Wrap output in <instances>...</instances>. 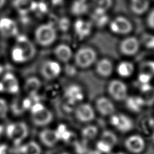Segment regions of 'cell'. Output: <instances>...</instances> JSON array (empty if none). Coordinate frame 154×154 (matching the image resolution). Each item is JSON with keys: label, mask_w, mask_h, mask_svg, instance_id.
Segmentation results:
<instances>
[{"label": "cell", "mask_w": 154, "mask_h": 154, "mask_svg": "<svg viewBox=\"0 0 154 154\" xmlns=\"http://www.w3.org/2000/svg\"><path fill=\"white\" fill-rule=\"evenodd\" d=\"M149 6L148 0H131V10L135 14H143L147 11Z\"/></svg>", "instance_id": "cell-22"}, {"label": "cell", "mask_w": 154, "mask_h": 154, "mask_svg": "<svg viewBox=\"0 0 154 154\" xmlns=\"http://www.w3.org/2000/svg\"><path fill=\"white\" fill-rule=\"evenodd\" d=\"M6 0H0V8H2L5 4Z\"/></svg>", "instance_id": "cell-41"}, {"label": "cell", "mask_w": 154, "mask_h": 154, "mask_svg": "<svg viewBox=\"0 0 154 154\" xmlns=\"http://www.w3.org/2000/svg\"><path fill=\"white\" fill-rule=\"evenodd\" d=\"M97 112L104 116H111L115 113L116 107L113 102L106 97H100L96 101Z\"/></svg>", "instance_id": "cell-15"}, {"label": "cell", "mask_w": 154, "mask_h": 154, "mask_svg": "<svg viewBox=\"0 0 154 154\" xmlns=\"http://www.w3.org/2000/svg\"><path fill=\"white\" fill-rule=\"evenodd\" d=\"M13 5L19 14L25 15L35 10L37 3L34 0H13Z\"/></svg>", "instance_id": "cell-18"}, {"label": "cell", "mask_w": 154, "mask_h": 154, "mask_svg": "<svg viewBox=\"0 0 154 154\" xmlns=\"http://www.w3.org/2000/svg\"><path fill=\"white\" fill-rule=\"evenodd\" d=\"M20 152L22 154H41L42 150L36 142L31 141L21 146Z\"/></svg>", "instance_id": "cell-26"}, {"label": "cell", "mask_w": 154, "mask_h": 154, "mask_svg": "<svg viewBox=\"0 0 154 154\" xmlns=\"http://www.w3.org/2000/svg\"><path fill=\"white\" fill-rule=\"evenodd\" d=\"M96 150H97L101 153H108L113 148L109 144L100 139L96 143Z\"/></svg>", "instance_id": "cell-33"}, {"label": "cell", "mask_w": 154, "mask_h": 154, "mask_svg": "<svg viewBox=\"0 0 154 154\" xmlns=\"http://www.w3.org/2000/svg\"><path fill=\"white\" fill-rule=\"evenodd\" d=\"M98 133V128L95 125H89L85 126L81 131L82 137L87 140L94 139Z\"/></svg>", "instance_id": "cell-27"}, {"label": "cell", "mask_w": 154, "mask_h": 154, "mask_svg": "<svg viewBox=\"0 0 154 154\" xmlns=\"http://www.w3.org/2000/svg\"><path fill=\"white\" fill-rule=\"evenodd\" d=\"M108 91L109 96L117 101L125 100L128 97V87L120 80L111 81L108 85Z\"/></svg>", "instance_id": "cell-6"}, {"label": "cell", "mask_w": 154, "mask_h": 154, "mask_svg": "<svg viewBox=\"0 0 154 154\" xmlns=\"http://www.w3.org/2000/svg\"><path fill=\"white\" fill-rule=\"evenodd\" d=\"M28 133V127L23 122L11 123L6 128L7 136L16 145L20 144L26 138Z\"/></svg>", "instance_id": "cell-5"}, {"label": "cell", "mask_w": 154, "mask_h": 154, "mask_svg": "<svg viewBox=\"0 0 154 154\" xmlns=\"http://www.w3.org/2000/svg\"><path fill=\"white\" fill-rule=\"evenodd\" d=\"M100 140L106 142L112 147L115 146L118 142V138L117 135L111 131L105 130L101 135Z\"/></svg>", "instance_id": "cell-28"}, {"label": "cell", "mask_w": 154, "mask_h": 154, "mask_svg": "<svg viewBox=\"0 0 154 154\" xmlns=\"http://www.w3.org/2000/svg\"><path fill=\"white\" fill-rule=\"evenodd\" d=\"M61 154H68V153H61Z\"/></svg>", "instance_id": "cell-45"}, {"label": "cell", "mask_w": 154, "mask_h": 154, "mask_svg": "<svg viewBox=\"0 0 154 154\" xmlns=\"http://www.w3.org/2000/svg\"><path fill=\"white\" fill-rule=\"evenodd\" d=\"M4 67H3V66H2V65H1L0 64V75L4 72Z\"/></svg>", "instance_id": "cell-42"}, {"label": "cell", "mask_w": 154, "mask_h": 154, "mask_svg": "<svg viewBox=\"0 0 154 154\" xmlns=\"http://www.w3.org/2000/svg\"><path fill=\"white\" fill-rule=\"evenodd\" d=\"M95 70L100 76L108 77L113 71V64L109 59L102 58L96 63Z\"/></svg>", "instance_id": "cell-19"}, {"label": "cell", "mask_w": 154, "mask_h": 154, "mask_svg": "<svg viewBox=\"0 0 154 154\" xmlns=\"http://www.w3.org/2000/svg\"><path fill=\"white\" fill-rule=\"evenodd\" d=\"M126 149L132 153L138 154L145 149V141L139 135H132L128 137L124 142Z\"/></svg>", "instance_id": "cell-13"}, {"label": "cell", "mask_w": 154, "mask_h": 154, "mask_svg": "<svg viewBox=\"0 0 154 154\" xmlns=\"http://www.w3.org/2000/svg\"><path fill=\"white\" fill-rule=\"evenodd\" d=\"M134 71V64L129 61H124L120 62L117 67V72L119 76L123 78H128L132 75Z\"/></svg>", "instance_id": "cell-24"}, {"label": "cell", "mask_w": 154, "mask_h": 154, "mask_svg": "<svg viewBox=\"0 0 154 154\" xmlns=\"http://www.w3.org/2000/svg\"><path fill=\"white\" fill-rule=\"evenodd\" d=\"M112 154H125L124 153H122V152H117V153H112Z\"/></svg>", "instance_id": "cell-44"}, {"label": "cell", "mask_w": 154, "mask_h": 154, "mask_svg": "<svg viewBox=\"0 0 154 154\" xmlns=\"http://www.w3.org/2000/svg\"><path fill=\"white\" fill-rule=\"evenodd\" d=\"M140 43L138 39L135 37H127L120 43V52L126 56H132L136 54L140 48Z\"/></svg>", "instance_id": "cell-12"}, {"label": "cell", "mask_w": 154, "mask_h": 154, "mask_svg": "<svg viewBox=\"0 0 154 154\" xmlns=\"http://www.w3.org/2000/svg\"><path fill=\"white\" fill-rule=\"evenodd\" d=\"M85 1V0L75 1L72 6L73 13L76 14H81L84 13L87 8V5Z\"/></svg>", "instance_id": "cell-31"}, {"label": "cell", "mask_w": 154, "mask_h": 154, "mask_svg": "<svg viewBox=\"0 0 154 154\" xmlns=\"http://www.w3.org/2000/svg\"><path fill=\"white\" fill-rule=\"evenodd\" d=\"M42 86L41 81L35 76L28 78L24 83V90L30 96L35 95L39 91Z\"/></svg>", "instance_id": "cell-20"}, {"label": "cell", "mask_w": 154, "mask_h": 154, "mask_svg": "<svg viewBox=\"0 0 154 154\" xmlns=\"http://www.w3.org/2000/svg\"><path fill=\"white\" fill-rule=\"evenodd\" d=\"M109 28L111 31L115 34L126 35L131 32L133 26L131 21L126 17L118 16L110 22Z\"/></svg>", "instance_id": "cell-10"}, {"label": "cell", "mask_w": 154, "mask_h": 154, "mask_svg": "<svg viewBox=\"0 0 154 154\" xmlns=\"http://www.w3.org/2000/svg\"><path fill=\"white\" fill-rule=\"evenodd\" d=\"M74 28L76 34L80 37H86L91 31L90 23L82 20H78L75 23Z\"/></svg>", "instance_id": "cell-25"}, {"label": "cell", "mask_w": 154, "mask_h": 154, "mask_svg": "<svg viewBox=\"0 0 154 154\" xmlns=\"http://www.w3.org/2000/svg\"></svg>", "instance_id": "cell-46"}, {"label": "cell", "mask_w": 154, "mask_h": 154, "mask_svg": "<svg viewBox=\"0 0 154 154\" xmlns=\"http://www.w3.org/2000/svg\"><path fill=\"white\" fill-rule=\"evenodd\" d=\"M125 100L128 108L135 112L140 111L146 103L144 99L139 96H128Z\"/></svg>", "instance_id": "cell-21"}, {"label": "cell", "mask_w": 154, "mask_h": 154, "mask_svg": "<svg viewBox=\"0 0 154 154\" xmlns=\"http://www.w3.org/2000/svg\"><path fill=\"white\" fill-rule=\"evenodd\" d=\"M76 119L82 123H89L95 117V111L91 105L87 103H82L77 106L75 110Z\"/></svg>", "instance_id": "cell-11"}, {"label": "cell", "mask_w": 154, "mask_h": 154, "mask_svg": "<svg viewBox=\"0 0 154 154\" xmlns=\"http://www.w3.org/2000/svg\"><path fill=\"white\" fill-rule=\"evenodd\" d=\"M2 132H3V128L1 125H0V137H1Z\"/></svg>", "instance_id": "cell-43"}, {"label": "cell", "mask_w": 154, "mask_h": 154, "mask_svg": "<svg viewBox=\"0 0 154 154\" xmlns=\"http://www.w3.org/2000/svg\"><path fill=\"white\" fill-rule=\"evenodd\" d=\"M31 120L37 126L43 127L48 125L53 120L52 112L42 103H35L30 108Z\"/></svg>", "instance_id": "cell-3"}, {"label": "cell", "mask_w": 154, "mask_h": 154, "mask_svg": "<svg viewBox=\"0 0 154 154\" xmlns=\"http://www.w3.org/2000/svg\"><path fill=\"white\" fill-rule=\"evenodd\" d=\"M87 154H102L100 152H99L97 150H91L88 152Z\"/></svg>", "instance_id": "cell-40"}, {"label": "cell", "mask_w": 154, "mask_h": 154, "mask_svg": "<svg viewBox=\"0 0 154 154\" xmlns=\"http://www.w3.org/2000/svg\"><path fill=\"white\" fill-rule=\"evenodd\" d=\"M9 106L5 100L0 98V119H5L7 117Z\"/></svg>", "instance_id": "cell-35"}, {"label": "cell", "mask_w": 154, "mask_h": 154, "mask_svg": "<svg viewBox=\"0 0 154 154\" xmlns=\"http://www.w3.org/2000/svg\"><path fill=\"white\" fill-rule=\"evenodd\" d=\"M146 22L148 26L150 28H153L154 26V11L152 9L150 11L149 14L147 16Z\"/></svg>", "instance_id": "cell-37"}, {"label": "cell", "mask_w": 154, "mask_h": 154, "mask_svg": "<svg viewBox=\"0 0 154 154\" xmlns=\"http://www.w3.org/2000/svg\"><path fill=\"white\" fill-rule=\"evenodd\" d=\"M152 76L143 73H140L138 79L139 82L141 83V84H149L150 80L152 79Z\"/></svg>", "instance_id": "cell-36"}, {"label": "cell", "mask_w": 154, "mask_h": 154, "mask_svg": "<svg viewBox=\"0 0 154 154\" xmlns=\"http://www.w3.org/2000/svg\"><path fill=\"white\" fill-rule=\"evenodd\" d=\"M73 57L75 64L78 67L86 69L96 63L97 54L93 48L84 46L79 48Z\"/></svg>", "instance_id": "cell-4"}, {"label": "cell", "mask_w": 154, "mask_h": 154, "mask_svg": "<svg viewBox=\"0 0 154 154\" xmlns=\"http://www.w3.org/2000/svg\"><path fill=\"white\" fill-rule=\"evenodd\" d=\"M66 96L69 102H78L82 98V89L78 85H71L66 90Z\"/></svg>", "instance_id": "cell-23"}, {"label": "cell", "mask_w": 154, "mask_h": 154, "mask_svg": "<svg viewBox=\"0 0 154 154\" xmlns=\"http://www.w3.org/2000/svg\"><path fill=\"white\" fill-rule=\"evenodd\" d=\"M39 138L45 146L49 147L55 146L60 141L56 130L51 129H43L39 134Z\"/></svg>", "instance_id": "cell-16"}, {"label": "cell", "mask_w": 154, "mask_h": 154, "mask_svg": "<svg viewBox=\"0 0 154 154\" xmlns=\"http://www.w3.org/2000/svg\"><path fill=\"white\" fill-rule=\"evenodd\" d=\"M0 154H8V148L5 144H0Z\"/></svg>", "instance_id": "cell-39"}, {"label": "cell", "mask_w": 154, "mask_h": 154, "mask_svg": "<svg viewBox=\"0 0 154 154\" xmlns=\"http://www.w3.org/2000/svg\"><path fill=\"white\" fill-rule=\"evenodd\" d=\"M19 91V83L16 76L10 72H6L0 81V92L17 94Z\"/></svg>", "instance_id": "cell-7"}, {"label": "cell", "mask_w": 154, "mask_h": 154, "mask_svg": "<svg viewBox=\"0 0 154 154\" xmlns=\"http://www.w3.org/2000/svg\"><path fill=\"white\" fill-rule=\"evenodd\" d=\"M10 108L13 114L16 116H20L25 111L22 100L19 99H15L13 100L10 105Z\"/></svg>", "instance_id": "cell-30"}, {"label": "cell", "mask_w": 154, "mask_h": 154, "mask_svg": "<svg viewBox=\"0 0 154 154\" xmlns=\"http://www.w3.org/2000/svg\"><path fill=\"white\" fill-rule=\"evenodd\" d=\"M112 0H93L95 11L105 13L111 5Z\"/></svg>", "instance_id": "cell-29"}, {"label": "cell", "mask_w": 154, "mask_h": 154, "mask_svg": "<svg viewBox=\"0 0 154 154\" xmlns=\"http://www.w3.org/2000/svg\"><path fill=\"white\" fill-rule=\"evenodd\" d=\"M36 48L26 35H17L16 42L11 51L12 60L17 63H24L31 60L35 55Z\"/></svg>", "instance_id": "cell-1"}, {"label": "cell", "mask_w": 154, "mask_h": 154, "mask_svg": "<svg viewBox=\"0 0 154 154\" xmlns=\"http://www.w3.org/2000/svg\"><path fill=\"white\" fill-rule=\"evenodd\" d=\"M54 54L56 58L62 63L69 62L73 56L71 48L64 43L58 45L54 50Z\"/></svg>", "instance_id": "cell-17"}, {"label": "cell", "mask_w": 154, "mask_h": 154, "mask_svg": "<svg viewBox=\"0 0 154 154\" xmlns=\"http://www.w3.org/2000/svg\"><path fill=\"white\" fill-rule=\"evenodd\" d=\"M40 72L43 78L46 80H52L60 75L61 67L58 61L49 60L45 61L42 64Z\"/></svg>", "instance_id": "cell-9"}, {"label": "cell", "mask_w": 154, "mask_h": 154, "mask_svg": "<svg viewBox=\"0 0 154 154\" xmlns=\"http://www.w3.org/2000/svg\"><path fill=\"white\" fill-rule=\"evenodd\" d=\"M18 26L14 20L9 17L0 19V34L4 37H11L17 35Z\"/></svg>", "instance_id": "cell-14"}, {"label": "cell", "mask_w": 154, "mask_h": 154, "mask_svg": "<svg viewBox=\"0 0 154 154\" xmlns=\"http://www.w3.org/2000/svg\"><path fill=\"white\" fill-rule=\"evenodd\" d=\"M69 26V21L67 19H62L60 21V28L62 30L68 29Z\"/></svg>", "instance_id": "cell-38"}, {"label": "cell", "mask_w": 154, "mask_h": 154, "mask_svg": "<svg viewBox=\"0 0 154 154\" xmlns=\"http://www.w3.org/2000/svg\"><path fill=\"white\" fill-rule=\"evenodd\" d=\"M57 36L56 29L50 23H43L39 25L34 32L35 42L42 46L51 45L55 41Z\"/></svg>", "instance_id": "cell-2"}, {"label": "cell", "mask_w": 154, "mask_h": 154, "mask_svg": "<svg viewBox=\"0 0 154 154\" xmlns=\"http://www.w3.org/2000/svg\"><path fill=\"white\" fill-rule=\"evenodd\" d=\"M110 123L116 129L123 133L131 131L134 127L132 119L128 116L122 113H114L111 115Z\"/></svg>", "instance_id": "cell-8"}, {"label": "cell", "mask_w": 154, "mask_h": 154, "mask_svg": "<svg viewBox=\"0 0 154 154\" xmlns=\"http://www.w3.org/2000/svg\"><path fill=\"white\" fill-rule=\"evenodd\" d=\"M140 73H143L153 76L154 73V63L152 61H146L140 64Z\"/></svg>", "instance_id": "cell-32"}, {"label": "cell", "mask_w": 154, "mask_h": 154, "mask_svg": "<svg viewBox=\"0 0 154 154\" xmlns=\"http://www.w3.org/2000/svg\"><path fill=\"white\" fill-rule=\"evenodd\" d=\"M143 45L148 49H153L154 46V37L150 34H144L141 38Z\"/></svg>", "instance_id": "cell-34"}]
</instances>
